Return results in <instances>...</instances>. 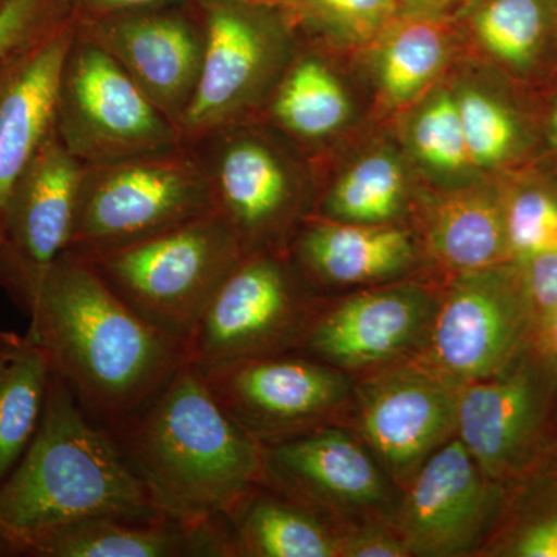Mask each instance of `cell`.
I'll list each match as a JSON object with an SVG mask.
<instances>
[{"label":"cell","mask_w":557,"mask_h":557,"mask_svg":"<svg viewBox=\"0 0 557 557\" xmlns=\"http://www.w3.org/2000/svg\"><path fill=\"white\" fill-rule=\"evenodd\" d=\"M28 335L98 426L141 408L186 362V344L145 321L89 259L65 251L27 311Z\"/></svg>","instance_id":"1"},{"label":"cell","mask_w":557,"mask_h":557,"mask_svg":"<svg viewBox=\"0 0 557 557\" xmlns=\"http://www.w3.org/2000/svg\"><path fill=\"white\" fill-rule=\"evenodd\" d=\"M106 431L150 505L178 522H211L262 483L259 443L237 426L188 361Z\"/></svg>","instance_id":"2"},{"label":"cell","mask_w":557,"mask_h":557,"mask_svg":"<svg viewBox=\"0 0 557 557\" xmlns=\"http://www.w3.org/2000/svg\"><path fill=\"white\" fill-rule=\"evenodd\" d=\"M157 518L104 428L86 416L51 373L30 446L0 483V556H20L33 539L75 520Z\"/></svg>","instance_id":"3"},{"label":"cell","mask_w":557,"mask_h":557,"mask_svg":"<svg viewBox=\"0 0 557 557\" xmlns=\"http://www.w3.org/2000/svg\"><path fill=\"white\" fill-rule=\"evenodd\" d=\"M245 252L225 219L212 211L87 258L135 313L183 343Z\"/></svg>","instance_id":"4"},{"label":"cell","mask_w":557,"mask_h":557,"mask_svg":"<svg viewBox=\"0 0 557 557\" xmlns=\"http://www.w3.org/2000/svg\"><path fill=\"white\" fill-rule=\"evenodd\" d=\"M212 211L211 183L190 146L87 164L69 251L94 258Z\"/></svg>","instance_id":"5"},{"label":"cell","mask_w":557,"mask_h":557,"mask_svg":"<svg viewBox=\"0 0 557 557\" xmlns=\"http://www.w3.org/2000/svg\"><path fill=\"white\" fill-rule=\"evenodd\" d=\"M557 364L534 341L507 369L458 387L457 437L498 485H518L556 457Z\"/></svg>","instance_id":"6"},{"label":"cell","mask_w":557,"mask_h":557,"mask_svg":"<svg viewBox=\"0 0 557 557\" xmlns=\"http://www.w3.org/2000/svg\"><path fill=\"white\" fill-rule=\"evenodd\" d=\"M54 129L84 164L183 145L178 127L81 27L79 20L58 86Z\"/></svg>","instance_id":"7"},{"label":"cell","mask_w":557,"mask_h":557,"mask_svg":"<svg viewBox=\"0 0 557 557\" xmlns=\"http://www.w3.org/2000/svg\"><path fill=\"white\" fill-rule=\"evenodd\" d=\"M539 339L518 262L461 273L437 304L418 366L461 387L507 369Z\"/></svg>","instance_id":"8"},{"label":"cell","mask_w":557,"mask_h":557,"mask_svg":"<svg viewBox=\"0 0 557 557\" xmlns=\"http://www.w3.org/2000/svg\"><path fill=\"white\" fill-rule=\"evenodd\" d=\"M318 306L276 252H251L209 300L186 341V361L205 369L296 351Z\"/></svg>","instance_id":"9"},{"label":"cell","mask_w":557,"mask_h":557,"mask_svg":"<svg viewBox=\"0 0 557 557\" xmlns=\"http://www.w3.org/2000/svg\"><path fill=\"white\" fill-rule=\"evenodd\" d=\"M199 370L219 405L260 446L339 424L354 395L344 370L302 351Z\"/></svg>","instance_id":"10"},{"label":"cell","mask_w":557,"mask_h":557,"mask_svg":"<svg viewBox=\"0 0 557 557\" xmlns=\"http://www.w3.org/2000/svg\"><path fill=\"white\" fill-rule=\"evenodd\" d=\"M262 483L338 528L391 515L392 480L368 446L339 424L260 446Z\"/></svg>","instance_id":"11"},{"label":"cell","mask_w":557,"mask_h":557,"mask_svg":"<svg viewBox=\"0 0 557 557\" xmlns=\"http://www.w3.org/2000/svg\"><path fill=\"white\" fill-rule=\"evenodd\" d=\"M86 166L53 129L11 193L0 234V288L25 314L72 244Z\"/></svg>","instance_id":"12"},{"label":"cell","mask_w":557,"mask_h":557,"mask_svg":"<svg viewBox=\"0 0 557 557\" xmlns=\"http://www.w3.org/2000/svg\"><path fill=\"white\" fill-rule=\"evenodd\" d=\"M508 487L480 469L461 440L424 461L395 511L410 556H463L485 549L504 518Z\"/></svg>","instance_id":"13"},{"label":"cell","mask_w":557,"mask_h":557,"mask_svg":"<svg viewBox=\"0 0 557 557\" xmlns=\"http://www.w3.org/2000/svg\"><path fill=\"white\" fill-rule=\"evenodd\" d=\"M457 395L458 387L418 364L381 370L357 388L362 443L401 491L457 435Z\"/></svg>","instance_id":"14"},{"label":"cell","mask_w":557,"mask_h":557,"mask_svg":"<svg viewBox=\"0 0 557 557\" xmlns=\"http://www.w3.org/2000/svg\"><path fill=\"white\" fill-rule=\"evenodd\" d=\"M437 304L413 285L319 304L296 351L344 370H372L421 347Z\"/></svg>","instance_id":"15"},{"label":"cell","mask_w":557,"mask_h":557,"mask_svg":"<svg viewBox=\"0 0 557 557\" xmlns=\"http://www.w3.org/2000/svg\"><path fill=\"white\" fill-rule=\"evenodd\" d=\"M203 35L199 81L178 127L186 146L225 129L247 108L276 53L265 25L234 0H203Z\"/></svg>","instance_id":"16"},{"label":"cell","mask_w":557,"mask_h":557,"mask_svg":"<svg viewBox=\"0 0 557 557\" xmlns=\"http://www.w3.org/2000/svg\"><path fill=\"white\" fill-rule=\"evenodd\" d=\"M79 24L180 127L200 76L203 27L199 30L174 13L108 16Z\"/></svg>","instance_id":"17"},{"label":"cell","mask_w":557,"mask_h":557,"mask_svg":"<svg viewBox=\"0 0 557 557\" xmlns=\"http://www.w3.org/2000/svg\"><path fill=\"white\" fill-rule=\"evenodd\" d=\"M76 32L73 13L0 78V234L17 180L54 129L58 86Z\"/></svg>","instance_id":"18"},{"label":"cell","mask_w":557,"mask_h":557,"mask_svg":"<svg viewBox=\"0 0 557 557\" xmlns=\"http://www.w3.org/2000/svg\"><path fill=\"white\" fill-rule=\"evenodd\" d=\"M215 152L212 160L197 152L211 183L214 211L234 231L245 256L269 251L267 245L285 225L292 209L287 170L259 139L226 138Z\"/></svg>","instance_id":"19"},{"label":"cell","mask_w":557,"mask_h":557,"mask_svg":"<svg viewBox=\"0 0 557 557\" xmlns=\"http://www.w3.org/2000/svg\"><path fill=\"white\" fill-rule=\"evenodd\" d=\"M20 556L30 557H222L214 520L188 525L157 518H89L33 539Z\"/></svg>","instance_id":"20"},{"label":"cell","mask_w":557,"mask_h":557,"mask_svg":"<svg viewBox=\"0 0 557 557\" xmlns=\"http://www.w3.org/2000/svg\"><path fill=\"white\" fill-rule=\"evenodd\" d=\"M215 527L223 557H341L343 528L263 483L215 519Z\"/></svg>","instance_id":"21"},{"label":"cell","mask_w":557,"mask_h":557,"mask_svg":"<svg viewBox=\"0 0 557 557\" xmlns=\"http://www.w3.org/2000/svg\"><path fill=\"white\" fill-rule=\"evenodd\" d=\"M307 278L322 285H361L405 271L413 260L408 231L394 226L318 220L293 245Z\"/></svg>","instance_id":"22"},{"label":"cell","mask_w":557,"mask_h":557,"mask_svg":"<svg viewBox=\"0 0 557 557\" xmlns=\"http://www.w3.org/2000/svg\"><path fill=\"white\" fill-rule=\"evenodd\" d=\"M53 369L30 335L0 332V483L38 431Z\"/></svg>","instance_id":"23"},{"label":"cell","mask_w":557,"mask_h":557,"mask_svg":"<svg viewBox=\"0 0 557 557\" xmlns=\"http://www.w3.org/2000/svg\"><path fill=\"white\" fill-rule=\"evenodd\" d=\"M431 242L438 259L460 273L512 260L505 205L485 194H465L443 203L432 223Z\"/></svg>","instance_id":"24"},{"label":"cell","mask_w":557,"mask_h":557,"mask_svg":"<svg viewBox=\"0 0 557 557\" xmlns=\"http://www.w3.org/2000/svg\"><path fill=\"white\" fill-rule=\"evenodd\" d=\"M485 552L494 556L557 557V463L509 487L504 518Z\"/></svg>","instance_id":"25"},{"label":"cell","mask_w":557,"mask_h":557,"mask_svg":"<svg viewBox=\"0 0 557 557\" xmlns=\"http://www.w3.org/2000/svg\"><path fill=\"white\" fill-rule=\"evenodd\" d=\"M445 24L434 11H413L388 33L380 57V81L392 102L412 100L434 79L446 58Z\"/></svg>","instance_id":"26"},{"label":"cell","mask_w":557,"mask_h":557,"mask_svg":"<svg viewBox=\"0 0 557 557\" xmlns=\"http://www.w3.org/2000/svg\"><path fill=\"white\" fill-rule=\"evenodd\" d=\"M274 119L298 137L318 139L338 131L350 102L336 76L321 61L302 60L278 84Z\"/></svg>","instance_id":"27"},{"label":"cell","mask_w":557,"mask_h":557,"mask_svg":"<svg viewBox=\"0 0 557 557\" xmlns=\"http://www.w3.org/2000/svg\"><path fill=\"white\" fill-rule=\"evenodd\" d=\"M556 20V0H486L474 16L480 42L509 67L536 62Z\"/></svg>","instance_id":"28"},{"label":"cell","mask_w":557,"mask_h":557,"mask_svg":"<svg viewBox=\"0 0 557 557\" xmlns=\"http://www.w3.org/2000/svg\"><path fill=\"white\" fill-rule=\"evenodd\" d=\"M405 175L398 161L384 153L358 161L332 189L325 211L330 220L381 225L399 211Z\"/></svg>","instance_id":"29"},{"label":"cell","mask_w":557,"mask_h":557,"mask_svg":"<svg viewBox=\"0 0 557 557\" xmlns=\"http://www.w3.org/2000/svg\"><path fill=\"white\" fill-rule=\"evenodd\" d=\"M457 102L469 161L487 168L512 156L519 141V126L502 102L472 89L465 90Z\"/></svg>","instance_id":"30"},{"label":"cell","mask_w":557,"mask_h":557,"mask_svg":"<svg viewBox=\"0 0 557 557\" xmlns=\"http://www.w3.org/2000/svg\"><path fill=\"white\" fill-rule=\"evenodd\" d=\"M73 13L72 0H7L0 9V78Z\"/></svg>","instance_id":"31"},{"label":"cell","mask_w":557,"mask_h":557,"mask_svg":"<svg viewBox=\"0 0 557 557\" xmlns=\"http://www.w3.org/2000/svg\"><path fill=\"white\" fill-rule=\"evenodd\" d=\"M509 255L515 262L557 247V197L541 188H522L505 203Z\"/></svg>","instance_id":"32"},{"label":"cell","mask_w":557,"mask_h":557,"mask_svg":"<svg viewBox=\"0 0 557 557\" xmlns=\"http://www.w3.org/2000/svg\"><path fill=\"white\" fill-rule=\"evenodd\" d=\"M418 156L442 171H458L469 163L460 110L456 98L442 95L420 113L413 126Z\"/></svg>","instance_id":"33"},{"label":"cell","mask_w":557,"mask_h":557,"mask_svg":"<svg viewBox=\"0 0 557 557\" xmlns=\"http://www.w3.org/2000/svg\"><path fill=\"white\" fill-rule=\"evenodd\" d=\"M307 16L347 39L379 35L394 20L398 0H289Z\"/></svg>","instance_id":"34"},{"label":"cell","mask_w":557,"mask_h":557,"mask_svg":"<svg viewBox=\"0 0 557 557\" xmlns=\"http://www.w3.org/2000/svg\"><path fill=\"white\" fill-rule=\"evenodd\" d=\"M518 263L541 338L557 319V247Z\"/></svg>","instance_id":"35"},{"label":"cell","mask_w":557,"mask_h":557,"mask_svg":"<svg viewBox=\"0 0 557 557\" xmlns=\"http://www.w3.org/2000/svg\"><path fill=\"white\" fill-rule=\"evenodd\" d=\"M410 556L394 527L379 523L344 528L341 534V557Z\"/></svg>","instance_id":"36"},{"label":"cell","mask_w":557,"mask_h":557,"mask_svg":"<svg viewBox=\"0 0 557 557\" xmlns=\"http://www.w3.org/2000/svg\"><path fill=\"white\" fill-rule=\"evenodd\" d=\"M84 7H89L94 13L104 14L101 17H108L112 13L119 11H129L139 9H149V7L163 5V3L172 2V0H81ZM95 16V17H97ZM98 17V20H101Z\"/></svg>","instance_id":"37"},{"label":"cell","mask_w":557,"mask_h":557,"mask_svg":"<svg viewBox=\"0 0 557 557\" xmlns=\"http://www.w3.org/2000/svg\"><path fill=\"white\" fill-rule=\"evenodd\" d=\"M453 2H457V0H398V5H403L413 13V11H435Z\"/></svg>","instance_id":"38"},{"label":"cell","mask_w":557,"mask_h":557,"mask_svg":"<svg viewBox=\"0 0 557 557\" xmlns=\"http://www.w3.org/2000/svg\"><path fill=\"white\" fill-rule=\"evenodd\" d=\"M539 343H541L542 347L548 351L549 357L555 359L557 364V319L555 324H553L552 327H549L547 332L539 338Z\"/></svg>","instance_id":"39"},{"label":"cell","mask_w":557,"mask_h":557,"mask_svg":"<svg viewBox=\"0 0 557 557\" xmlns=\"http://www.w3.org/2000/svg\"><path fill=\"white\" fill-rule=\"evenodd\" d=\"M549 139H552L553 146L557 148V102L555 110H553L552 123H549Z\"/></svg>","instance_id":"40"},{"label":"cell","mask_w":557,"mask_h":557,"mask_svg":"<svg viewBox=\"0 0 557 557\" xmlns=\"http://www.w3.org/2000/svg\"><path fill=\"white\" fill-rule=\"evenodd\" d=\"M553 463H557V416H556V457H555V461H553Z\"/></svg>","instance_id":"41"},{"label":"cell","mask_w":557,"mask_h":557,"mask_svg":"<svg viewBox=\"0 0 557 557\" xmlns=\"http://www.w3.org/2000/svg\"><path fill=\"white\" fill-rule=\"evenodd\" d=\"M5 2H7V0H0V9H2L3 3H5Z\"/></svg>","instance_id":"42"}]
</instances>
